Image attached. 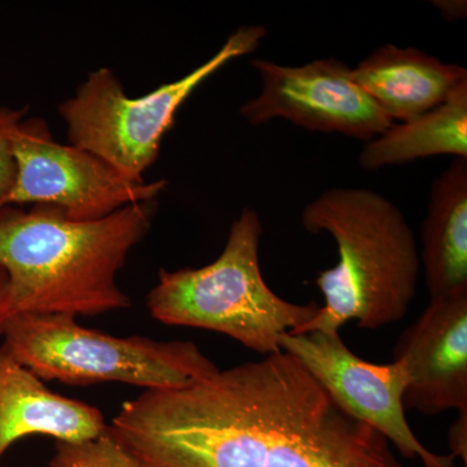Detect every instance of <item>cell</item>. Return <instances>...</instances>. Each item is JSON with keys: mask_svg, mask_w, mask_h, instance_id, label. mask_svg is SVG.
<instances>
[{"mask_svg": "<svg viewBox=\"0 0 467 467\" xmlns=\"http://www.w3.org/2000/svg\"><path fill=\"white\" fill-rule=\"evenodd\" d=\"M110 434L144 467H402L282 350L126 401Z\"/></svg>", "mask_w": 467, "mask_h": 467, "instance_id": "obj_1", "label": "cell"}, {"mask_svg": "<svg viewBox=\"0 0 467 467\" xmlns=\"http://www.w3.org/2000/svg\"><path fill=\"white\" fill-rule=\"evenodd\" d=\"M158 201L94 221H73L54 205L0 208V266L15 315L99 316L129 309L117 284L130 252L149 235Z\"/></svg>", "mask_w": 467, "mask_h": 467, "instance_id": "obj_2", "label": "cell"}, {"mask_svg": "<svg viewBox=\"0 0 467 467\" xmlns=\"http://www.w3.org/2000/svg\"><path fill=\"white\" fill-rule=\"evenodd\" d=\"M301 223L310 234H330L339 261L316 279L325 306L290 334H337L350 321L377 330L405 317L420 257L400 209L373 190L337 187L306 204Z\"/></svg>", "mask_w": 467, "mask_h": 467, "instance_id": "obj_3", "label": "cell"}, {"mask_svg": "<svg viewBox=\"0 0 467 467\" xmlns=\"http://www.w3.org/2000/svg\"><path fill=\"white\" fill-rule=\"evenodd\" d=\"M261 234L259 213L244 209L216 261L160 270L147 295L150 315L164 325L216 331L263 356L281 353V335L309 322L319 306L290 303L270 290L260 269Z\"/></svg>", "mask_w": 467, "mask_h": 467, "instance_id": "obj_4", "label": "cell"}, {"mask_svg": "<svg viewBox=\"0 0 467 467\" xmlns=\"http://www.w3.org/2000/svg\"><path fill=\"white\" fill-rule=\"evenodd\" d=\"M2 348L43 382L125 383L144 389L187 386L218 370L196 344L113 337L66 315H15Z\"/></svg>", "mask_w": 467, "mask_h": 467, "instance_id": "obj_5", "label": "cell"}, {"mask_svg": "<svg viewBox=\"0 0 467 467\" xmlns=\"http://www.w3.org/2000/svg\"><path fill=\"white\" fill-rule=\"evenodd\" d=\"M265 36L261 26L239 27L201 67L144 97H128L109 67L95 70L58 106L69 144L98 156L135 182H144V173L158 160L162 140L184 101L229 61L256 51Z\"/></svg>", "mask_w": 467, "mask_h": 467, "instance_id": "obj_6", "label": "cell"}, {"mask_svg": "<svg viewBox=\"0 0 467 467\" xmlns=\"http://www.w3.org/2000/svg\"><path fill=\"white\" fill-rule=\"evenodd\" d=\"M14 186L0 208L47 204L73 221L100 220L137 202L158 201L168 181L135 182L106 161L54 140L41 119H24L11 135Z\"/></svg>", "mask_w": 467, "mask_h": 467, "instance_id": "obj_7", "label": "cell"}, {"mask_svg": "<svg viewBox=\"0 0 467 467\" xmlns=\"http://www.w3.org/2000/svg\"><path fill=\"white\" fill-rule=\"evenodd\" d=\"M279 346L299 359L344 413L376 430L405 459H420L425 467H454L451 454L427 450L409 426L404 411L409 376L400 359L386 365L365 361L344 344L339 333H285Z\"/></svg>", "mask_w": 467, "mask_h": 467, "instance_id": "obj_8", "label": "cell"}, {"mask_svg": "<svg viewBox=\"0 0 467 467\" xmlns=\"http://www.w3.org/2000/svg\"><path fill=\"white\" fill-rule=\"evenodd\" d=\"M263 88L241 107L251 125L285 119L310 131L374 140L395 122L353 79L352 67L337 58H318L303 67L279 66L254 58Z\"/></svg>", "mask_w": 467, "mask_h": 467, "instance_id": "obj_9", "label": "cell"}, {"mask_svg": "<svg viewBox=\"0 0 467 467\" xmlns=\"http://www.w3.org/2000/svg\"><path fill=\"white\" fill-rule=\"evenodd\" d=\"M393 359L407 368L404 407L426 416L467 409V294L430 300L399 337Z\"/></svg>", "mask_w": 467, "mask_h": 467, "instance_id": "obj_10", "label": "cell"}, {"mask_svg": "<svg viewBox=\"0 0 467 467\" xmlns=\"http://www.w3.org/2000/svg\"><path fill=\"white\" fill-rule=\"evenodd\" d=\"M107 429L99 409L52 392L0 347V467L9 448L27 436L73 442Z\"/></svg>", "mask_w": 467, "mask_h": 467, "instance_id": "obj_11", "label": "cell"}, {"mask_svg": "<svg viewBox=\"0 0 467 467\" xmlns=\"http://www.w3.org/2000/svg\"><path fill=\"white\" fill-rule=\"evenodd\" d=\"M352 76L393 122H407L436 109L467 81V70L459 64L391 43L359 61Z\"/></svg>", "mask_w": 467, "mask_h": 467, "instance_id": "obj_12", "label": "cell"}, {"mask_svg": "<svg viewBox=\"0 0 467 467\" xmlns=\"http://www.w3.org/2000/svg\"><path fill=\"white\" fill-rule=\"evenodd\" d=\"M422 243L430 300L467 294V159H453L432 182Z\"/></svg>", "mask_w": 467, "mask_h": 467, "instance_id": "obj_13", "label": "cell"}, {"mask_svg": "<svg viewBox=\"0 0 467 467\" xmlns=\"http://www.w3.org/2000/svg\"><path fill=\"white\" fill-rule=\"evenodd\" d=\"M441 155L467 159V81L441 106L368 140L358 164L374 171Z\"/></svg>", "mask_w": 467, "mask_h": 467, "instance_id": "obj_14", "label": "cell"}, {"mask_svg": "<svg viewBox=\"0 0 467 467\" xmlns=\"http://www.w3.org/2000/svg\"><path fill=\"white\" fill-rule=\"evenodd\" d=\"M50 467H144L107 429L82 441H57Z\"/></svg>", "mask_w": 467, "mask_h": 467, "instance_id": "obj_15", "label": "cell"}, {"mask_svg": "<svg viewBox=\"0 0 467 467\" xmlns=\"http://www.w3.org/2000/svg\"><path fill=\"white\" fill-rule=\"evenodd\" d=\"M27 109L0 107V205L14 186L16 164L12 155L11 135L18 122L26 119Z\"/></svg>", "mask_w": 467, "mask_h": 467, "instance_id": "obj_16", "label": "cell"}, {"mask_svg": "<svg viewBox=\"0 0 467 467\" xmlns=\"http://www.w3.org/2000/svg\"><path fill=\"white\" fill-rule=\"evenodd\" d=\"M451 456L454 460L461 459L467 463V409L459 411L457 420L451 423L450 434H448Z\"/></svg>", "mask_w": 467, "mask_h": 467, "instance_id": "obj_17", "label": "cell"}, {"mask_svg": "<svg viewBox=\"0 0 467 467\" xmlns=\"http://www.w3.org/2000/svg\"><path fill=\"white\" fill-rule=\"evenodd\" d=\"M9 317L11 313L8 309V276L5 270L0 266V339L3 337Z\"/></svg>", "mask_w": 467, "mask_h": 467, "instance_id": "obj_18", "label": "cell"}, {"mask_svg": "<svg viewBox=\"0 0 467 467\" xmlns=\"http://www.w3.org/2000/svg\"><path fill=\"white\" fill-rule=\"evenodd\" d=\"M432 5L441 11L445 18L456 20V18L466 17V2H432Z\"/></svg>", "mask_w": 467, "mask_h": 467, "instance_id": "obj_19", "label": "cell"}, {"mask_svg": "<svg viewBox=\"0 0 467 467\" xmlns=\"http://www.w3.org/2000/svg\"><path fill=\"white\" fill-rule=\"evenodd\" d=\"M431 467H435V466H431Z\"/></svg>", "mask_w": 467, "mask_h": 467, "instance_id": "obj_20", "label": "cell"}]
</instances>
